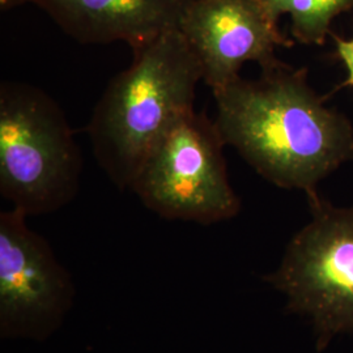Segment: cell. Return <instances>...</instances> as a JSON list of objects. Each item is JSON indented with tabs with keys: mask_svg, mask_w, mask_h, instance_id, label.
Masks as SVG:
<instances>
[{
	"mask_svg": "<svg viewBox=\"0 0 353 353\" xmlns=\"http://www.w3.org/2000/svg\"><path fill=\"white\" fill-rule=\"evenodd\" d=\"M83 157L58 102L32 84L0 85V194L29 216L75 199Z\"/></svg>",
	"mask_w": 353,
	"mask_h": 353,
	"instance_id": "3",
	"label": "cell"
},
{
	"mask_svg": "<svg viewBox=\"0 0 353 353\" xmlns=\"http://www.w3.org/2000/svg\"><path fill=\"white\" fill-rule=\"evenodd\" d=\"M26 219L14 208L0 214V336L45 341L63 325L76 288Z\"/></svg>",
	"mask_w": 353,
	"mask_h": 353,
	"instance_id": "6",
	"label": "cell"
},
{
	"mask_svg": "<svg viewBox=\"0 0 353 353\" xmlns=\"http://www.w3.org/2000/svg\"><path fill=\"white\" fill-rule=\"evenodd\" d=\"M312 221L290 241L267 280L288 299V309L316 326L318 348L353 331V207L336 208L309 196Z\"/></svg>",
	"mask_w": 353,
	"mask_h": 353,
	"instance_id": "5",
	"label": "cell"
},
{
	"mask_svg": "<svg viewBox=\"0 0 353 353\" xmlns=\"http://www.w3.org/2000/svg\"><path fill=\"white\" fill-rule=\"evenodd\" d=\"M224 145L214 121L192 110L150 153L130 190L168 220L201 225L229 220L241 204L228 178Z\"/></svg>",
	"mask_w": 353,
	"mask_h": 353,
	"instance_id": "4",
	"label": "cell"
},
{
	"mask_svg": "<svg viewBox=\"0 0 353 353\" xmlns=\"http://www.w3.org/2000/svg\"><path fill=\"white\" fill-rule=\"evenodd\" d=\"M178 30L196 55L203 81L212 92L239 79L248 62L262 70L276 65V49L293 45L280 33L265 0H191Z\"/></svg>",
	"mask_w": 353,
	"mask_h": 353,
	"instance_id": "7",
	"label": "cell"
},
{
	"mask_svg": "<svg viewBox=\"0 0 353 353\" xmlns=\"http://www.w3.org/2000/svg\"><path fill=\"white\" fill-rule=\"evenodd\" d=\"M26 3H33V0H0V8L1 11H8Z\"/></svg>",
	"mask_w": 353,
	"mask_h": 353,
	"instance_id": "11",
	"label": "cell"
},
{
	"mask_svg": "<svg viewBox=\"0 0 353 353\" xmlns=\"http://www.w3.org/2000/svg\"><path fill=\"white\" fill-rule=\"evenodd\" d=\"M212 93L225 145L279 188L313 196L325 176L353 161L351 122L323 105L306 70L280 62L255 80L240 76Z\"/></svg>",
	"mask_w": 353,
	"mask_h": 353,
	"instance_id": "1",
	"label": "cell"
},
{
	"mask_svg": "<svg viewBox=\"0 0 353 353\" xmlns=\"http://www.w3.org/2000/svg\"><path fill=\"white\" fill-rule=\"evenodd\" d=\"M132 63L113 77L89 119L97 164L121 190L165 135L195 110L202 67L178 28L132 49Z\"/></svg>",
	"mask_w": 353,
	"mask_h": 353,
	"instance_id": "2",
	"label": "cell"
},
{
	"mask_svg": "<svg viewBox=\"0 0 353 353\" xmlns=\"http://www.w3.org/2000/svg\"><path fill=\"white\" fill-rule=\"evenodd\" d=\"M191 0H33L67 36L84 45L131 49L178 28Z\"/></svg>",
	"mask_w": 353,
	"mask_h": 353,
	"instance_id": "8",
	"label": "cell"
},
{
	"mask_svg": "<svg viewBox=\"0 0 353 353\" xmlns=\"http://www.w3.org/2000/svg\"><path fill=\"white\" fill-rule=\"evenodd\" d=\"M279 20L290 14L292 34L305 45H322L330 34L332 20L353 10V0H265Z\"/></svg>",
	"mask_w": 353,
	"mask_h": 353,
	"instance_id": "9",
	"label": "cell"
},
{
	"mask_svg": "<svg viewBox=\"0 0 353 353\" xmlns=\"http://www.w3.org/2000/svg\"><path fill=\"white\" fill-rule=\"evenodd\" d=\"M335 41H336L338 54L348 71V77H347V81L344 85H352L353 87V38L350 41H345V39H341V37L335 36Z\"/></svg>",
	"mask_w": 353,
	"mask_h": 353,
	"instance_id": "10",
	"label": "cell"
}]
</instances>
